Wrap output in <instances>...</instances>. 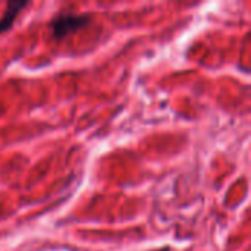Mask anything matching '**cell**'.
Here are the masks:
<instances>
[{
	"mask_svg": "<svg viewBox=\"0 0 251 251\" xmlns=\"http://www.w3.org/2000/svg\"><path fill=\"white\" fill-rule=\"evenodd\" d=\"M90 15H78V13H59L50 22L51 37L54 40L66 38L68 35L78 32L79 29L85 28L90 24Z\"/></svg>",
	"mask_w": 251,
	"mask_h": 251,
	"instance_id": "obj_1",
	"label": "cell"
},
{
	"mask_svg": "<svg viewBox=\"0 0 251 251\" xmlns=\"http://www.w3.org/2000/svg\"><path fill=\"white\" fill-rule=\"evenodd\" d=\"M28 3L26 1H7L6 4V10L0 18V34H3L4 31L10 29L16 16L21 13V10L24 7H26Z\"/></svg>",
	"mask_w": 251,
	"mask_h": 251,
	"instance_id": "obj_2",
	"label": "cell"
},
{
	"mask_svg": "<svg viewBox=\"0 0 251 251\" xmlns=\"http://www.w3.org/2000/svg\"><path fill=\"white\" fill-rule=\"evenodd\" d=\"M154 251H174L171 247H163V249H160V250H154Z\"/></svg>",
	"mask_w": 251,
	"mask_h": 251,
	"instance_id": "obj_3",
	"label": "cell"
}]
</instances>
